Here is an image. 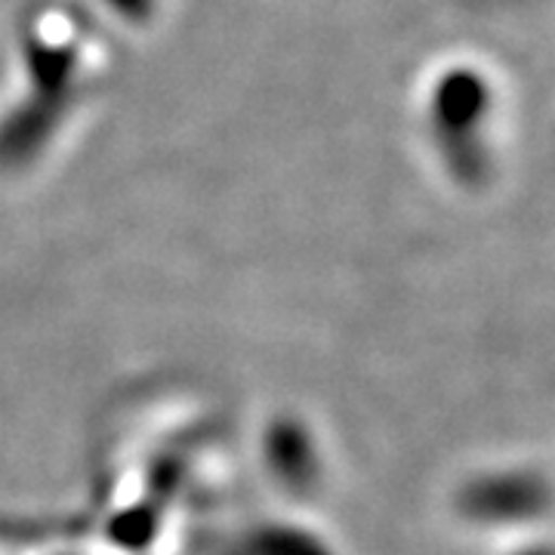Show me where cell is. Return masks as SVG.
I'll return each mask as SVG.
<instances>
[{
	"label": "cell",
	"mask_w": 555,
	"mask_h": 555,
	"mask_svg": "<svg viewBox=\"0 0 555 555\" xmlns=\"http://www.w3.org/2000/svg\"><path fill=\"white\" fill-rule=\"evenodd\" d=\"M546 509V485L528 473L488 476L463 491V513L485 525L528 521Z\"/></svg>",
	"instance_id": "obj_1"
},
{
	"label": "cell",
	"mask_w": 555,
	"mask_h": 555,
	"mask_svg": "<svg viewBox=\"0 0 555 555\" xmlns=\"http://www.w3.org/2000/svg\"><path fill=\"white\" fill-rule=\"evenodd\" d=\"M269 463L275 469V476L284 478V485L302 488L309 485V478L315 476V451H312V438L306 436V429L297 423H278L269 433Z\"/></svg>",
	"instance_id": "obj_2"
},
{
	"label": "cell",
	"mask_w": 555,
	"mask_h": 555,
	"mask_svg": "<svg viewBox=\"0 0 555 555\" xmlns=\"http://www.w3.org/2000/svg\"><path fill=\"white\" fill-rule=\"evenodd\" d=\"M254 555H331L315 537L291 531V528H272L254 540Z\"/></svg>",
	"instance_id": "obj_3"
},
{
	"label": "cell",
	"mask_w": 555,
	"mask_h": 555,
	"mask_svg": "<svg viewBox=\"0 0 555 555\" xmlns=\"http://www.w3.org/2000/svg\"><path fill=\"white\" fill-rule=\"evenodd\" d=\"M521 555H550L546 550H537V553H521Z\"/></svg>",
	"instance_id": "obj_4"
}]
</instances>
